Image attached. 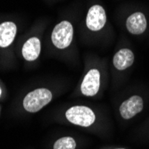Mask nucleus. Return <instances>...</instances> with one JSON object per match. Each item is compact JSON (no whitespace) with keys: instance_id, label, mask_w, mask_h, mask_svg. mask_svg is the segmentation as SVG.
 I'll return each instance as SVG.
<instances>
[{"instance_id":"nucleus-7","label":"nucleus","mask_w":149,"mask_h":149,"mask_svg":"<svg viewBox=\"0 0 149 149\" xmlns=\"http://www.w3.org/2000/svg\"><path fill=\"white\" fill-rule=\"evenodd\" d=\"M146 19L143 13L136 12L130 15L126 21V27L129 32L134 35H140L146 29Z\"/></svg>"},{"instance_id":"nucleus-12","label":"nucleus","mask_w":149,"mask_h":149,"mask_svg":"<svg viewBox=\"0 0 149 149\" xmlns=\"http://www.w3.org/2000/svg\"><path fill=\"white\" fill-rule=\"evenodd\" d=\"M1 93H2V91H1V88H0V96H1Z\"/></svg>"},{"instance_id":"nucleus-9","label":"nucleus","mask_w":149,"mask_h":149,"mask_svg":"<svg viewBox=\"0 0 149 149\" xmlns=\"http://www.w3.org/2000/svg\"><path fill=\"white\" fill-rule=\"evenodd\" d=\"M17 27L12 22H5L0 24V47H9L15 38Z\"/></svg>"},{"instance_id":"nucleus-11","label":"nucleus","mask_w":149,"mask_h":149,"mask_svg":"<svg viewBox=\"0 0 149 149\" xmlns=\"http://www.w3.org/2000/svg\"><path fill=\"white\" fill-rule=\"evenodd\" d=\"M76 142L71 137H64L59 139L54 145V149H75Z\"/></svg>"},{"instance_id":"nucleus-10","label":"nucleus","mask_w":149,"mask_h":149,"mask_svg":"<svg viewBox=\"0 0 149 149\" xmlns=\"http://www.w3.org/2000/svg\"><path fill=\"white\" fill-rule=\"evenodd\" d=\"M41 50V45L40 40L38 38H31L24 43L22 47V56L26 61H35L40 54Z\"/></svg>"},{"instance_id":"nucleus-6","label":"nucleus","mask_w":149,"mask_h":149,"mask_svg":"<svg viewBox=\"0 0 149 149\" xmlns=\"http://www.w3.org/2000/svg\"><path fill=\"white\" fill-rule=\"evenodd\" d=\"M100 88V73L97 69L90 70L81 83V92L87 97L97 95Z\"/></svg>"},{"instance_id":"nucleus-13","label":"nucleus","mask_w":149,"mask_h":149,"mask_svg":"<svg viewBox=\"0 0 149 149\" xmlns=\"http://www.w3.org/2000/svg\"><path fill=\"white\" fill-rule=\"evenodd\" d=\"M116 149H124V148H116Z\"/></svg>"},{"instance_id":"nucleus-2","label":"nucleus","mask_w":149,"mask_h":149,"mask_svg":"<svg viewBox=\"0 0 149 149\" xmlns=\"http://www.w3.org/2000/svg\"><path fill=\"white\" fill-rule=\"evenodd\" d=\"M65 116L70 123L82 127L92 125L96 120L95 113L90 108L80 105L71 107L66 111Z\"/></svg>"},{"instance_id":"nucleus-8","label":"nucleus","mask_w":149,"mask_h":149,"mask_svg":"<svg viewBox=\"0 0 149 149\" xmlns=\"http://www.w3.org/2000/svg\"><path fill=\"white\" fill-rule=\"evenodd\" d=\"M135 56L133 52L129 48H123L115 54L113 63L117 70L123 71L133 64Z\"/></svg>"},{"instance_id":"nucleus-3","label":"nucleus","mask_w":149,"mask_h":149,"mask_svg":"<svg viewBox=\"0 0 149 149\" xmlns=\"http://www.w3.org/2000/svg\"><path fill=\"white\" fill-rule=\"evenodd\" d=\"M73 37V28L71 22L63 21L58 23L53 30L52 42L59 49H63L69 47Z\"/></svg>"},{"instance_id":"nucleus-1","label":"nucleus","mask_w":149,"mask_h":149,"mask_svg":"<svg viewBox=\"0 0 149 149\" xmlns=\"http://www.w3.org/2000/svg\"><path fill=\"white\" fill-rule=\"evenodd\" d=\"M52 93L47 88H37L26 95L23 99V107L29 113H37L49 104Z\"/></svg>"},{"instance_id":"nucleus-4","label":"nucleus","mask_w":149,"mask_h":149,"mask_svg":"<svg viewBox=\"0 0 149 149\" xmlns=\"http://www.w3.org/2000/svg\"><path fill=\"white\" fill-rule=\"evenodd\" d=\"M86 22L87 27L90 31H100L106 22V15L104 9L99 5L91 6L88 13Z\"/></svg>"},{"instance_id":"nucleus-5","label":"nucleus","mask_w":149,"mask_h":149,"mask_svg":"<svg viewBox=\"0 0 149 149\" xmlns=\"http://www.w3.org/2000/svg\"><path fill=\"white\" fill-rule=\"evenodd\" d=\"M143 99L139 96H132L120 106V113L123 119L130 120L143 110Z\"/></svg>"}]
</instances>
